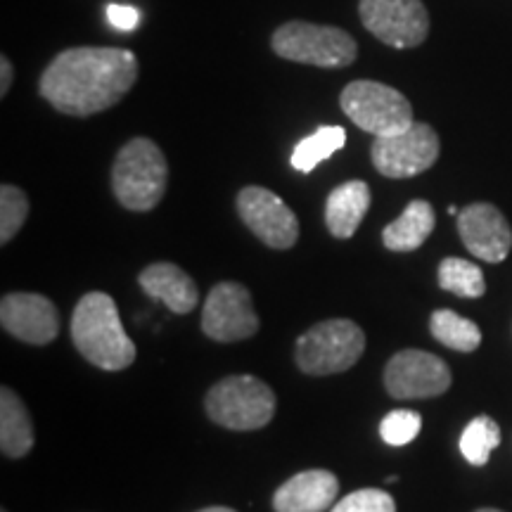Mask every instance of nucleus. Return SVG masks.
I'll list each match as a JSON object with an SVG mask.
<instances>
[{"label": "nucleus", "mask_w": 512, "mask_h": 512, "mask_svg": "<svg viewBox=\"0 0 512 512\" xmlns=\"http://www.w3.org/2000/svg\"><path fill=\"white\" fill-rule=\"evenodd\" d=\"M430 330L434 339L444 344V347L465 351V354H470V351H475L482 344V330L477 328V323L458 316L451 309L434 311L430 318Z\"/></svg>", "instance_id": "nucleus-21"}, {"label": "nucleus", "mask_w": 512, "mask_h": 512, "mask_svg": "<svg viewBox=\"0 0 512 512\" xmlns=\"http://www.w3.org/2000/svg\"><path fill=\"white\" fill-rule=\"evenodd\" d=\"M202 332L223 344L240 342L259 332V316L245 285L219 283L211 287L202 309Z\"/></svg>", "instance_id": "nucleus-11"}, {"label": "nucleus", "mask_w": 512, "mask_h": 512, "mask_svg": "<svg viewBox=\"0 0 512 512\" xmlns=\"http://www.w3.org/2000/svg\"><path fill=\"white\" fill-rule=\"evenodd\" d=\"M363 27L392 48H418L430 34V15L422 0H361Z\"/></svg>", "instance_id": "nucleus-9"}, {"label": "nucleus", "mask_w": 512, "mask_h": 512, "mask_svg": "<svg viewBox=\"0 0 512 512\" xmlns=\"http://www.w3.org/2000/svg\"><path fill=\"white\" fill-rule=\"evenodd\" d=\"M138 283L143 287L147 297L162 302L166 309L174 313H190L200 302V292H197L195 280L183 271L181 266L169 264V261H159L143 268L138 275Z\"/></svg>", "instance_id": "nucleus-16"}, {"label": "nucleus", "mask_w": 512, "mask_h": 512, "mask_svg": "<svg viewBox=\"0 0 512 512\" xmlns=\"http://www.w3.org/2000/svg\"><path fill=\"white\" fill-rule=\"evenodd\" d=\"M204 408L216 425L235 432H252L273 420L275 394L259 377L230 375L209 389Z\"/></svg>", "instance_id": "nucleus-5"}, {"label": "nucleus", "mask_w": 512, "mask_h": 512, "mask_svg": "<svg viewBox=\"0 0 512 512\" xmlns=\"http://www.w3.org/2000/svg\"><path fill=\"white\" fill-rule=\"evenodd\" d=\"M422 430V415L408 408H399L384 415L380 422V437L389 446H406L418 437Z\"/></svg>", "instance_id": "nucleus-25"}, {"label": "nucleus", "mask_w": 512, "mask_h": 512, "mask_svg": "<svg viewBox=\"0 0 512 512\" xmlns=\"http://www.w3.org/2000/svg\"><path fill=\"white\" fill-rule=\"evenodd\" d=\"M138 60L124 48L62 50L38 83L43 100L69 117L105 112L136 86Z\"/></svg>", "instance_id": "nucleus-1"}, {"label": "nucleus", "mask_w": 512, "mask_h": 512, "mask_svg": "<svg viewBox=\"0 0 512 512\" xmlns=\"http://www.w3.org/2000/svg\"><path fill=\"white\" fill-rule=\"evenodd\" d=\"M434 223V207L427 200H413L403 209V214L394 223H389L382 230V242L389 252H413L422 247L432 235Z\"/></svg>", "instance_id": "nucleus-19"}, {"label": "nucleus", "mask_w": 512, "mask_h": 512, "mask_svg": "<svg viewBox=\"0 0 512 512\" xmlns=\"http://www.w3.org/2000/svg\"><path fill=\"white\" fill-rule=\"evenodd\" d=\"M169 181L164 152L150 138H133L112 164V190L128 211H150L162 202Z\"/></svg>", "instance_id": "nucleus-3"}, {"label": "nucleus", "mask_w": 512, "mask_h": 512, "mask_svg": "<svg viewBox=\"0 0 512 512\" xmlns=\"http://www.w3.org/2000/svg\"><path fill=\"white\" fill-rule=\"evenodd\" d=\"M107 19H110L112 27H117L121 31H133L140 24V12L131 5H119V3H110L107 5Z\"/></svg>", "instance_id": "nucleus-27"}, {"label": "nucleus", "mask_w": 512, "mask_h": 512, "mask_svg": "<svg viewBox=\"0 0 512 512\" xmlns=\"http://www.w3.org/2000/svg\"><path fill=\"white\" fill-rule=\"evenodd\" d=\"M347 143V131L342 126H320L316 133L299 140L292 152V166L302 174H311L325 159H330Z\"/></svg>", "instance_id": "nucleus-20"}, {"label": "nucleus", "mask_w": 512, "mask_h": 512, "mask_svg": "<svg viewBox=\"0 0 512 512\" xmlns=\"http://www.w3.org/2000/svg\"><path fill=\"white\" fill-rule=\"evenodd\" d=\"M34 448V422L22 399L10 387L0 389V451L5 458H24Z\"/></svg>", "instance_id": "nucleus-18"}, {"label": "nucleus", "mask_w": 512, "mask_h": 512, "mask_svg": "<svg viewBox=\"0 0 512 512\" xmlns=\"http://www.w3.org/2000/svg\"><path fill=\"white\" fill-rule=\"evenodd\" d=\"M439 136L430 124L415 121L406 131L394 136H377L370 157L375 169L387 178H413L432 169L439 159Z\"/></svg>", "instance_id": "nucleus-8"}, {"label": "nucleus", "mask_w": 512, "mask_h": 512, "mask_svg": "<svg viewBox=\"0 0 512 512\" xmlns=\"http://www.w3.org/2000/svg\"><path fill=\"white\" fill-rule=\"evenodd\" d=\"M384 387L399 401L432 399L451 387V370L439 356L420 349H403L384 368Z\"/></svg>", "instance_id": "nucleus-10"}, {"label": "nucleus", "mask_w": 512, "mask_h": 512, "mask_svg": "<svg viewBox=\"0 0 512 512\" xmlns=\"http://www.w3.org/2000/svg\"><path fill=\"white\" fill-rule=\"evenodd\" d=\"M363 351L366 335L354 320L332 318L316 323L297 339L294 361L306 375H337L354 368Z\"/></svg>", "instance_id": "nucleus-4"}, {"label": "nucleus", "mask_w": 512, "mask_h": 512, "mask_svg": "<svg viewBox=\"0 0 512 512\" xmlns=\"http://www.w3.org/2000/svg\"><path fill=\"white\" fill-rule=\"evenodd\" d=\"M439 287L463 299H479L486 292V280L482 268L472 261L448 256L439 264Z\"/></svg>", "instance_id": "nucleus-23"}, {"label": "nucleus", "mask_w": 512, "mask_h": 512, "mask_svg": "<svg viewBox=\"0 0 512 512\" xmlns=\"http://www.w3.org/2000/svg\"><path fill=\"white\" fill-rule=\"evenodd\" d=\"M339 491L337 477L328 470H306L287 479L275 491V512H325Z\"/></svg>", "instance_id": "nucleus-15"}, {"label": "nucleus", "mask_w": 512, "mask_h": 512, "mask_svg": "<svg viewBox=\"0 0 512 512\" xmlns=\"http://www.w3.org/2000/svg\"><path fill=\"white\" fill-rule=\"evenodd\" d=\"M197 512H235V510L223 508V505H211V508H204V510H197Z\"/></svg>", "instance_id": "nucleus-29"}, {"label": "nucleus", "mask_w": 512, "mask_h": 512, "mask_svg": "<svg viewBox=\"0 0 512 512\" xmlns=\"http://www.w3.org/2000/svg\"><path fill=\"white\" fill-rule=\"evenodd\" d=\"M12 74H15V69H12V64L8 57H0V95H8L10 86H12Z\"/></svg>", "instance_id": "nucleus-28"}, {"label": "nucleus", "mask_w": 512, "mask_h": 512, "mask_svg": "<svg viewBox=\"0 0 512 512\" xmlns=\"http://www.w3.org/2000/svg\"><path fill=\"white\" fill-rule=\"evenodd\" d=\"M448 214H453V216H458V214H460V211H458V207H456V204H451V207H448Z\"/></svg>", "instance_id": "nucleus-30"}, {"label": "nucleus", "mask_w": 512, "mask_h": 512, "mask_svg": "<svg viewBox=\"0 0 512 512\" xmlns=\"http://www.w3.org/2000/svg\"><path fill=\"white\" fill-rule=\"evenodd\" d=\"M72 339L79 354L102 370H126L136 361V344L121 325L119 309L105 292L83 294L72 316Z\"/></svg>", "instance_id": "nucleus-2"}, {"label": "nucleus", "mask_w": 512, "mask_h": 512, "mask_svg": "<svg viewBox=\"0 0 512 512\" xmlns=\"http://www.w3.org/2000/svg\"><path fill=\"white\" fill-rule=\"evenodd\" d=\"M342 112L373 136H394L411 128L413 107L406 95L380 81H351L339 95Z\"/></svg>", "instance_id": "nucleus-7"}, {"label": "nucleus", "mask_w": 512, "mask_h": 512, "mask_svg": "<svg viewBox=\"0 0 512 512\" xmlns=\"http://www.w3.org/2000/svg\"><path fill=\"white\" fill-rule=\"evenodd\" d=\"M238 214L256 238L271 249H290L297 245V216L275 192L259 185H247L238 195Z\"/></svg>", "instance_id": "nucleus-12"}, {"label": "nucleus", "mask_w": 512, "mask_h": 512, "mask_svg": "<svg viewBox=\"0 0 512 512\" xmlns=\"http://www.w3.org/2000/svg\"><path fill=\"white\" fill-rule=\"evenodd\" d=\"M370 202H373V195H370L366 181H347L337 185L325 202V223H328L332 238H354L361 221L366 219Z\"/></svg>", "instance_id": "nucleus-17"}, {"label": "nucleus", "mask_w": 512, "mask_h": 512, "mask_svg": "<svg viewBox=\"0 0 512 512\" xmlns=\"http://www.w3.org/2000/svg\"><path fill=\"white\" fill-rule=\"evenodd\" d=\"M3 512H8V510H3Z\"/></svg>", "instance_id": "nucleus-32"}, {"label": "nucleus", "mask_w": 512, "mask_h": 512, "mask_svg": "<svg viewBox=\"0 0 512 512\" xmlns=\"http://www.w3.org/2000/svg\"><path fill=\"white\" fill-rule=\"evenodd\" d=\"M330 512H396L394 498L382 489H361L344 496Z\"/></svg>", "instance_id": "nucleus-26"}, {"label": "nucleus", "mask_w": 512, "mask_h": 512, "mask_svg": "<svg viewBox=\"0 0 512 512\" xmlns=\"http://www.w3.org/2000/svg\"><path fill=\"white\" fill-rule=\"evenodd\" d=\"M477 512H503V510H496V508H482V510H477Z\"/></svg>", "instance_id": "nucleus-31"}, {"label": "nucleus", "mask_w": 512, "mask_h": 512, "mask_svg": "<svg viewBox=\"0 0 512 512\" xmlns=\"http://www.w3.org/2000/svg\"><path fill=\"white\" fill-rule=\"evenodd\" d=\"M273 53L283 60L323 69H342L354 64L358 46L344 29L311 22H287L271 38Z\"/></svg>", "instance_id": "nucleus-6"}, {"label": "nucleus", "mask_w": 512, "mask_h": 512, "mask_svg": "<svg viewBox=\"0 0 512 512\" xmlns=\"http://www.w3.org/2000/svg\"><path fill=\"white\" fill-rule=\"evenodd\" d=\"M29 219V200L17 185L5 183L0 188V245H8Z\"/></svg>", "instance_id": "nucleus-24"}, {"label": "nucleus", "mask_w": 512, "mask_h": 512, "mask_svg": "<svg viewBox=\"0 0 512 512\" xmlns=\"http://www.w3.org/2000/svg\"><path fill=\"white\" fill-rule=\"evenodd\" d=\"M458 233L467 252L486 264H501L512 249V228L503 211L489 202H475L458 214Z\"/></svg>", "instance_id": "nucleus-14"}, {"label": "nucleus", "mask_w": 512, "mask_h": 512, "mask_svg": "<svg viewBox=\"0 0 512 512\" xmlns=\"http://www.w3.org/2000/svg\"><path fill=\"white\" fill-rule=\"evenodd\" d=\"M501 446V427L489 415H477L475 420L467 422L460 434V453L470 465L482 467L489 463L491 453Z\"/></svg>", "instance_id": "nucleus-22"}, {"label": "nucleus", "mask_w": 512, "mask_h": 512, "mask_svg": "<svg viewBox=\"0 0 512 512\" xmlns=\"http://www.w3.org/2000/svg\"><path fill=\"white\" fill-rule=\"evenodd\" d=\"M3 330L19 342L43 347L60 335V313L48 297L36 292H10L0 302Z\"/></svg>", "instance_id": "nucleus-13"}]
</instances>
